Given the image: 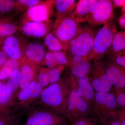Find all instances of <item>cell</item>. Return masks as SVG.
Returning <instances> with one entry per match:
<instances>
[{
  "label": "cell",
  "mask_w": 125,
  "mask_h": 125,
  "mask_svg": "<svg viewBox=\"0 0 125 125\" xmlns=\"http://www.w3.org/2000/svg\"><path fill=\"white\" fill-rule=\"evenodd\" d=\"M73 77L70 70L57 82L43 88L39 98L42 106L64 115Z\"/></svg>",
  "instance_id": "6da1fadb"
},
{
  "label": "cell",
  "mask_w": 125,
  "mask_h": 125,
  "mask_svg": "<svg viewBox=\"0 0 125 125\" xmlns=\"http://www.w3.org/2000/svg\"><path fill=\"white\" fill-rule=\"evenodd\" d=\"M117 32L115 25L112 20L100 29L94 35L93 49L88 56L89 60L100 61L105 55L109 54Z\"/></svg>",
  "instance_id": "7a4b0ae2"
},
{
  "label": "cell",
  "mask_w": 125,
  "mask_h": 125,
  "mask_svg": "<svg viewBox=\"0 0 125 125\" xmlns=\"http://www.w3.org/2000/svg\"><path fill=\"white\" fill-rule=\"evenodd\" d=\"M94 115L90 106L78 94L75 80L73 76L71 89L65 113V116L71 125L81 118L93 116Z\"/></svg>",
  "instance_id": "3957f363"
},
{
  "label": "cell",
  "mask_w": 125,
  "mask_h": 125,
  "mask_svg": "<svg viewBox=\"0 0 125 125\" xmlns=\"http://www.w3.org/2000/svg\"><path fill=\"white\" fill-rule=\"evenodd\" d=\"M80 23L70 15L56 19L52 32L58 39L65 51L69 50L72 40L81 29Z\"/></svg>",
  "instance_id": "277c9868"
},
{
  "label": "cell",
  "mask_w": 125,
  "mask_h": 125,
  "mask_svg": "<svg viewBox=\"0 0 125 125\" xmlns=\"http://www.w3.org/2000/svg\"><path fill=\"white\" fill-rule=\"evenodd\" d=\"M25 125H71L64 114L42 106L29 109Z\"/></svg>",
  "instance_id": "5b68a950"
},
{
  "label": "cell",
  "mask_w": 125,
  "mask_h": 125,
  "mask_svg": "<svg viewBox=\"0 0 125 125\" xmlns=\"http://www.w3.org/2000/svg\"><path fill=\"white\" fill-rule=\"evenodd\" d=\"M117 105L114 94L110 92H95L93 111L99 124L103 125L109 118L115 117L114 110Z\"/></svg>",
  "instance_id": "8992f818"
},
{
  "label": "cell",
  "mask_w": 125,
  "mask_h": 125,
  "mask_svg": "<svg viewBox=\"0 0 125 125\" xmlns=\"http://www.w3.org/2000/svg\"><path fill=\"white\" fill-rule=\"evenodd\" d=\"M94 35L93 29L90 25L81 28L76 37L71 43L68 56L88 57L93 49Z\"/></svg>",
  "instance_id": "52a82bcc"
},
{
  "label": "cell",
  "mask_w": 125,
  "mask_h": 125,
  "mask_svg": "<svg viewBox=\"0 0 125 125\" xmlns=\"http://www.w3.org/2000/svg\"><path fill=\"white\" fill-rule=\"evenodd\" d=\"M54 0H42L21 15L19 22H46L52 20L51 18L54 14Z\"/></svg>",
  "instance_id": "ba28073f"
},
{
  "label": "cell",
  "mask_w": 125,
  "mask_h": 125,
  "mask_svg": "<svg viewBox=\"0 0 125 125\" xmlns=\"http://www.w3.org/2000/svg\"><path fill=\"white\" fill-rule=\"evenodd\" d=\"M27 37L17 33L5 39L0 49L10 59L22 62L25 56V49L28 43Z\"/></svg>",
  "instance_id": "9c48e42d"
},
{
  "label": "cell",
  "mask_w": 125,
  "mask_h": 125,
  "mask_svg": "<svg viewBox=\"0 0 125 125\" xmlns=\"http://www.w3.org/2000/svg\"><path fill=\"white\" fill-rule=\"evenodd\" d=\"M114 7L112 0H98L92 10L87 22L92 27L107 23L113 18Z\"/></svg>",
  "instance_id": "30bf717a"
},
{
  "label": "cell",
  "mask_w": 125,
  "mask_h": 125,
  "mask_svg": "<svg viewBox=\"0 0 125 125\" xmlns=\"http://www.w3.org/2000/svg\"><path fill=\"white\" fill-rule=\"evenodd\" d=\"M34 79L25 87L21 90L17 98V105L19 112L23 109H28V106L35 104L39 99L43 88L37 80V75Z\"/></svg>",
  "instance_id": "8fae6325"
},
{
  "label": "cell",
  "mask_w": 125,
  "mask_h": 125,
  "mask_svg": "<svg viewBox=\"0 0 125 125\" xmlns=\"http://www.w3.org/2000/svg\"><path fill=\"white\" fill-rule=\"evenodd\" d=\"M95 92L108 93L113 85L106 72L105 64L101 61H94L89 76Z\"/></svg>",
  "instance_id": "7c38bea8"
},
{
  "label": "cell",
  "mask_w": 125,
  "mask_h": 125,
  "mask_svg": "<svg viewBox=\"0 0 125 125\" xmlns=\"http://www.w3.org/2000/svg\"><path fill=\"white\" fill-rule=\"evenodd\" d=\"M52 20L46 22H19V30L27 37L34 39L44 38L53 28Z\"/></svg>",
  "instance_id": "4fadbf2b"
},
{
  "label": "cell",
  "mask_w": 125,
  "mask_h": 125,
  "mask_svg": "<svg viewBox=\"0 0 125 125\" xmlns=\"http://www.w3.org/2000/svg\"><path fill=\"white\" fill-rule=\"evenodd\" d=\"M104 63L108 77L113 85L117 89L125 88V68L111 61Z\"/></svg>",
  "instance_id": "5bb4252c"
},
{
  "label": "cell",
  "mask_w": 125,
  "mask_h": 125,
  "mask_svg": "<svg viewBox=\"0 0 125 125\" xmlns=\"http://www.w3.org/2000/svg\"><path fill=\"white\" fill-rule=\"evenodd\" d=\"M75 80L78 94L88 103L93 110L96 92L92 85L89 76Z\"/></svg>",
  "instance_id": "9a60e30c"
},
{
  "label": "cell",
  "mask_w": 125,
  "mask_h": 125,
  "mask_svg": "<svg viewBox=\"0 0 125 125\" xmlns=\"http://www.w3.org/2000/svg\"><path fill=\"white\" fill-rule=\"evenodd\" d=\"M46 52L45 46L40 43L29 42L26 46L23 61H29L34 64L40 65L44 59Z\"/></svg>",
  "instance_id": "2e32d148"
},
{
  "label": "cell",
  "mask_w": 125,
  "mask_h": 125,
  "mask_svg": "<svg viewBox=\"0 0 125 125\" xmlns=\"http://www.w3.org/2000/svg\"><path fill=\"white\" fill-rule=\"evenodd\" d=\"M98 0H80L70 15L78 22H87L92 10Z\"/></svg>",
  "instance_id": "e0dca14e"
},
{
  "label": "cell",
  "mask_w": 125,
  "mask_h": 125,
  "mask_svg": "<svg viewBox=\"0 0 125 125\" xmlns=\"http://www.w3.org/2000/svg\"><path fill=\"white\" fill-rule=\"evenodd\" d=\"M39 69V65L29 61L25 60L22 62L20 71L21 75L19 86L21 90L34 79Z\"/></svg>",
  "instance_id": "ac0fdd59"
},
{
  "label": "cell",
  "mask_w": 125,
  "mask_h": 125,
  "mask_svg": "<svg viewBox=\"0 0 125 125\" xmlns=\"http://www.w3.org/2000/svg\"><path fill=\"white\" fill-rule=\"evenodd\" d=\"M19 31V24L13 15L0 16V37L5 39Z\"/></svg>",
  "instance_id": "d6986e66"
},
{
  "label": "cell",
  "mask_w": 125,
  "mask_h": 125,
  "mask_svg": "<svg viewBox=\"0 0 125 125\" xmlns=\"http://www.w3.org/2000/svg\"><path fill=\"white\" fill-rule=\"evenodd\" d=\"M77 4L74 0H55L54 10L55 9L54 14L56 19L70 15Z\"/></svg>",
  "instance_id": "ffe728a7"
},
{
  "label": "cell",
  "mask_w": 125,
  "mask_h": 125,
  "mask_svg": "<svg viewBox=\"0 0 125 125\" xmlns=\"http://www.w3.org/2000/svg\"><path fill=\"white\" fill-rule=\"evenodd\" d=\"M70 71L75 79L84 78L89 76L92 69L91 61H84L75 64H70Z\"/></svg>",
  "instance_id": "44dd1931"
},
{
  "label": "cell",
  "mask_w": 125,
  "mask_h": 125,
  "mask_svg": "<svg viewBox=\"0 0 125 125\" xmlns=\"http://www.w3.org/2000/svg\"><path fill=\"white\" fill-rule=\"evenodd\" d=\"M125 51V30L117 32L114 36L109 54L119 53Z\"/></svg>",
  "instance_id": "7402d4cb"
},
{
  "label": "cell",
  "mask_w": 125,
  "mask_h": 125,
  "mask_svg": "<svg viewBox=\"0 0 125 125\" xmlns=\"http://www.w3.org/2000/svg\"><path fill=\"white\" fill-rule=\"evenodd\" d=\"M15 6L13 15L14 17L22 15L29 8L38 4L40 0H15Z\"/></svg>",
  "instance_id": "603a6c76"
},
{
  "label": "cell",
  "mask_w": 125,
  "mask_h": 125,
  "mask_svg": "<svg viewBox=\"0 0 125 125\" xmlns=\"http://www.w3.org/2000/svg\"><path fill=\"white\" fill-rule=\"evenodd\" d=\"M43 42L45 46L47 47L49 51H65L60 42L52 31L47 34L43 38Z\"/></svg>",
  "instance_id": "cb8c5ba5"
},
{
  "label": "cell",
  "mask_w": 125,
  "mask_h": 125,
  "mask_svg": "<svg viewBox=\"0 0 125 125\" xmlns=\"http://www.w3.org/2000/svg\"><path fill=\"white\" fill-rule=\"evenodd\" d=\"M21 75L20 71L13 72L8 78L5 85L6 89L9 94L11 95L19 87Z\"/></svg>",
  "instance_id": "d4e9b609"
},
{
  "label": "cell",
  "mask_w": 125,
  "mask_h": 125,
  "mask_svg": "<svg viewBox=\"0 0 125 125\" xmlns=\"http://www.w3.org/2000/svg\"><path fill=\"white\" fill-rule=\"evenodd\" d=\"M21 65L22 62H20L9 58L5 64L0 68V70L8 78L13 72L20 71Z\"/></svg>",
  "instance_id": "484cf974"
},
{
  "label": "cell",
  "mask_w": 125,
  "mask_h": 125,
  "mask_svg": "<svg viewBox=\"0 0 125 125\" xmlns=\"http://www.w3.org/2000/svg\"><path fill=\"white\" fill-rule=\"evenodd\" d=\"M15 2V0H0V16L13 15Z\"/></svg>",
  "instance_id": "4316f807"
},
{
  "label": "cell",
  "mask_w": 125,
  "mask_h": 125,
  "mask_svg": "<svg viewBox=\"0 0 125 125\" xmlns=\"http://www.w3.org/2000/svg\"><path fill=\"white\" fill-rule=\"evenodd\" d=\"M67 67L65 66L59 65L53 68H48V73L50 84L55 83L60 80L62 72Z\"/></svg>",
  "instance_id": "83f0119b"
},
{
  "label": "cell",
  "mask_w": 125,
  "mask_h": 125,
  "mask_svg": "<svg viewBox=\"0 0 125 125\" xmlns=\"http://www.w3.org/2000/svg\"><path fill=\"white\" fill-rule=\"evenodd\" d=\"M48 68L42 67L39 70L37 74V80L43 88L47 87L50 84L49 76L48 73Z\"/></svg>",
  "instance_id": "f1b7e54d"
},
{
  "label": "cell",
  "mask_w": 125,
  "mask_h": 125,
  "mask_svg": "<svg viewBox=\"0 0 125 125\" xmlns=\"http://www.w3.org/2000/svg\"><path fill=\"white\" fill-rule=\"evenodd\" d=\"M65 52L63 51L52 52L55 61L58 65H61L68 67L69 66L70 63Z\"/></svg>",
  "instance_id": "f546056e"
},
{
  "label": "cell",
  "mask_w": 125,
  "mask_h": 125,
  "mask_svg": "<svg viewBox=\"0 0 125 125\" xmlns=\"http://www.w3.org/2000/svg\"><path fill=\"white\" fill-rule=\"evenodd\" d=\"M11 96L6 91L5 84L0 82V105L5 106L8 105L11 101Z\"/></svg>",
  "instance_id": "4dcf8cb0"
},
{
  "label": "cell",
  "mask_w": 125,
  "mask_h": 125,
  "mask_svg": "<svg viewBox=\"0 0 125 125\" xmlns=\"http://www.w3.org/2000/svg\"><path fill=\"white\" fill-rule=\"evenodd\" d=\"M0 125H21L20 118L17 116L0 115Z\"/></svg>",
  "instance_id": "1f68e13d"
},
{
  "label": "cell",
  "mask_w": 125,
  "mask_h": 125,
  "mask_svg": "<svg viewBox=\"0 0 125 125\" xmlns=\"http://www.w3.org/2000/svg\"><path fill=\"white\" fill-rule=\"evenodd\" d=\"M42 64L47 68H53L58 65L54 60L52 52L48 51L46 52Z\"/></svg>",
  "instance_id": "d6a6232c"
},
{
  "label": "cell",
  "mask_w": 125,
  "mask_h": 125,
  "mask_svg": "<svg viewBox=\"0 0 125 125\" xmlns=\"http://www.w3.org/2000/svg\"><path fill=\"white\" fill-rule=\"evenodd\" d=\"M110 61L125 68V54L124 52L110 54Z\"/></svg>",
  "instance_id": "836d02e7"
},
{
  "label": "cell",
  "mask_w": 125,
  "mask_h": 125,
  "mask_svg": "<svg viewBox=\"0 0 125 125\" xmlns=\"http://www.w3.org/2000/svg\"><path fill=\"white\" fill-rule=\"evenodd\" d=\"M97 119L94 116L84 117L76 121L71 125H99Z\"/></svg>",
  "instance_id": "e575fe53"
},
{
  "label": "cell",
  "mask_w": 125,
  "mask_h": 125,
  "mask_svg": "<svg viewBox=\"0 0 125 125\" xmlns=\"http://www.w3.org/2000/svg\"><path fill=\"white\" fill-rule=\"evenodd\" d=\"M70 65L82 62L84 61L89 60L88 57L79 55L68 56Z\"/></svg>",
  "instance_id": "d590c367"
},
{
  "label": "cell",
  "mask_w": 125,
  "mask_h": 125,
  "mask_svg": "<svg viewBox=\"0 0 125 125\" xmlns=\"http://www.w3.org/2000/svg\"><path fill=\"white\" fill-rule=\"evenodd\" d=\"M9 59L4 52L0 49V68L5 64Z\"/></svg>",
  "instance_id": "8d00e7d4"
},
{
  "label": "cell",
  "mask_w": 125,
  "mask_h": 125,
  "mask_svg": "<svg viewBox=\"0 0 125 125\" xmlns=\"http://www.w3.org/2000/svg\"><path fill=\"white\" fill-rule=\"evenodd\" d=\"M119 113H120L117 115H115V118L120 122L122 125H125V112H122Z\"/></svg>",
  "instance_id": "74e56055"
},
{
  "label": "cell",
  "mask_w": 125,
  "mask_h": 125,
  "mask_svg": "<svg viewBox=\"0 0 125 125\" xmlns=\"http://www.w3.org/2000/svg\"><path fill=\"white\" fill-rule=\"evenodd\" d=\"M103 125H122L120 122L114 117H112L107 121Z\"/></svg>",
  "instance_id": "f35d334b"
},
{
  "label": "cell",
  "mask_w": 125,
  "mask_h": 125,
  "mask_svg": "<svg viewBox=\"0 0 125 125\" xmlns=\"http://www.w3.org/2000/svg\"><path fill=\"white\" fill-rule=\"evenodd\" d=\"M112 1L114 7L122 8L125 4V0H113Z\"/></svg>",
  "instance_id": "ab89813d"
},
{
  "label": "cell",
  "mask_w": 125,
  "mask_h": 125,
  "mask_svg": "<svg viewBox=\"0 0 125 125\" xmlns=\"http://www.w3.org/2000/svg\"><path fill=\"white\" fill-rule=\"evenodd\" d=\"M119 24L123 30H125V14H122L119 19Z\"/></svg>",
  "instance_id": "60d3db41"
},
{
  "label": "cell",
  "mask_w": 125,
  "mask_h": 125,
  "mask_svg": "<svg viewBox=\"0 0 125 125\" xmlns=\"http://www.w3.org/2000/svg\"><path fill=\"white\" fill-rule=\"evenodd\" d=\"M7 79L4 73L0 70V81L5 80Z\"/></svg>",
  "instance_id": "b9f144b4"
},
{
  "label": "cell",
  "mask_w": 125,
  "mask_h": 125,
  "mask_svg": "<svg viewBox=\"0 0 125 125\" xmlns=\"http://www.w3.org/2000/svg\"><path fill=\"white\" fill-rule=\"evenodd\" d=\"M5 39L1 38L0 37V49L1 47L2 46V43L4 42V40Z\"/></svg>",
  "instance_id": "7bdbcfd3"
},
{
  "label": "cell",
  "mask_w": 125,
  "mask_h": 125,
  "mask_svg": "<svg viewBox=\"0 0 125 125\" xmlns=\"http://www.w3.org/2000/svg\"><path fill=\"white\" fill-rule=\"evenodd\" d=\"M121 12L122 15L125 14V4L122 9Z\"/></svg>",
  "instance_id": "ee69618b"
},
{
  "label": "cell",
  "mask_w": 125,
  "mask_h": 125,
  "mask_svg": "<svg viewBox=\"0 0 125 125\" xmlns=\"http://www.w3.org/2000/svg\"><path fill=\"white\" fill-rule=\"evenodd\" d=\"M123 52H124V53H125V51H123Z\"/></svg>",
  "instance_id": "f6af8a7d"
}]
</instances>
